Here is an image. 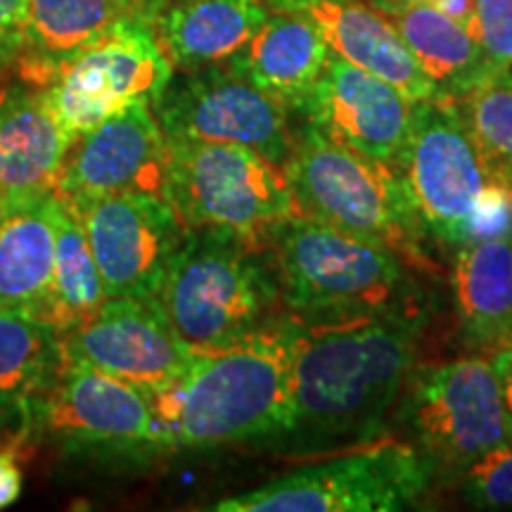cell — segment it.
<instances>
[{
	"mask_svg": "<svg viewBox=\"0 0 512 512\" xmlns=\"http://www.w3.org/2000/svg\"><path fill=\"white\" fill-rule=\"evenodd\" d=\"M302 325H261L195 349L174 384L152 394L159 448H216L294 430L292 366Z\"/></svg>",
	"mask_w": 512,
	"mask_h": 512,
	"instance_id": "obj_1",
	"label": "cell"
},
{
	"mask_svg": "<svg viewBox=\"0 0 512 512\" xmlns=\"http://www.w3.org/2000/svg\"><path fill=\"white\" fill-rule=\"evenodd\" d=\"M482 53L486 74L512 69V0H475V15L467 24Z\"/></svg>",
	"mask_w": 512,
	"mask_h": 512,
	"instance_id": "obj_28",
	"label": "cell"
},
{
	"mask_svg": "<svg viewBox=\"0 0 512 512\" xmlns=\"http://www.w3.org/2000/svg\"><path fill=\"white\" fill-rule=\"evenodd\" d=\"M29 50V0H0V74Z\"/></svg>",
	"mask_w": 512,
	"mask_h": 512,
	"instance_id": "obj_30",
	"label": "cell"
},
{
	"mask_svg": "<svg viewBox=\"0 0 512 512\" xmlns=\"http://www.w3.org/2000/svg\"><path fill=\"white\" fill-rule=\"evenodd\" d=\"M69 145L43 88L0 83V211L53 195Z\"/></svg>",
	"mask_w": 512,
	"mask_h": 512,
	"instance_id": "obj_17",
	"label": "cell"
},
{
	"mask_svg": "<svg viewBox=\"0 0 512 512\" xmlns=\"http://www.w3.org/2000/svg\"><path fill=\"white\" fill-rule=\"evenodd\" d=\"M57 192L0 211V306L34 313L55 268Z\"/></svg>",
	"mask_w": 512,
	"mask_h": 512,
	"instance_id": "obj_23",
	"label": "cell"
},
{
	"mask_svg": "<svg viewBox=\"0 0 512 512\" xmlns=\"http://www.w3.org/2000/svg\"><path fill=\"white\" fill-rule=\"evenodd\" d=\"M458 105L491 174L512 185V69L486 76Z\"/></svg>",
	"mask_w": 512,
	"mask_h": 512,
	"instance_id": "obj_27",
	"label": "cell"
},
{
	"mask_svg": "<svg viewBox=\"0 0 512 512\" xmlns=\"http://www.w3.org/2000/svg\"><path fill=\"white\" fill-rule=\"evenodd\" d=\"M494 354L489 356L491 366H494L498 382H501V394L505 403V413H508L512 425V337L505 339L503 344L491 349Z\"/></svg>",
	"mask_w": 512,
	"mask_h": 512,
	"instance_id": "obj_32",
	"label": "cell"
},
{
	"mask_svg": "<svg viewBox=\"0 0 512 512\" xmlns=\"http://www.w3.org/2000/svg\"><path fill=\"white\" fill-rule=\"evenodd\" d=\"M280 10L309 17L332 53L392 83L408 100L444 98L430 76L422 72L394 24L380 10L358 0H271Z\"/></svg>",
	"mask_w": 512,
	"mask_h": 512,
	"instance_id": "obj_18",
	"label": "cell"
},
{
	"mask_svg": "<svg viewBox=\"0 0 512 512\" xmlns=\"http://www.w3.org/2000/svg\"><path fill=\"white\" fill-rule=\"evenodd\" d=\"M169 138L150 100H131L69 145L57 197L81 202L112 192H155L166 197Z\"/></svg>",
	"mask_w": 512,
	"mask_h": 512,
	"instance_id": "obj_15",
	"label": "cell"
},
{
	"mask_svg": "<svg viewBox=\"0 0 512 512\" xmlns=\"http://www.w3.org/2000/svg\"><path fill=\"white\" fill-rule=\"evenodd\" d=\"M415 342L418 318L401 311L320 320L299 330L292 432L373 439L415 370Z\"/></svg>",
	"mask_w": 512,
	"mask_h": 512,
	"instance_id": "obj_2",
	"label": "cell"
},
{
	"mask_svg": "<svg viewBox=\"0 0 512 512\" xmlns=\"http://www.w3.org/2000/svg\"><path fill=\"white\" fill-rule=\"evenodd\" d=\"M55 226L53 283L43 304L29 316L46 323L62 337L91 318L110 297L83 223L62 197H57Z\"/></svg>",
	"mask_w": 512,
	"mask_h": 512,
	"instance_id": "obj_25",
	"label": "cell"
},
{
	"mask_svg": "<svg viewBox=\"0 0 512 512\" xmlns=\"http://www.w3.org/2000/svg\"><path fill=\"white\" fill-rule=\"evenodd\" d=\"M171 79L174 64L155 29L145 19L126 17L86 48L57 60L43 95L74 143L131 100L145 98L155 105Z\"/></svg>",
	"mask_w": 512,
	"mask_h": 512,
	"instance_id": "obj_9",
	"label": "cell"
},
{
	"mask_svg": "<svg viewBox=\"0 0 512 512\" xmlns=\"http://www.w3.org/2000/svg\"><path fill=\"white\" fill-rule=\"evenodd\" d=\"M394 169L420 228L448 247L472 242L479 211L501 183L456 98L415 102L411 133Z\"/></svg>",
	"mask_w": 512,
	"mask_h": 512,
	"instance_id": "obj_7",
	"label": "cell"
},
{
	"mask_svg": "<svg viewBox=\"0 0 512 512\" xmlns=\"http://www.w3.org/2000/svg\"><path fill=\"white\" fill-rule=\"evenodd\" d=\"M299 214L361 235L413 259L418 228L394 166L361 155L306 126L283 164Z\"/></svg>",
	"mask_w": 512,
	"mask_h": 512,
	"instance_id": "obj_5",
	"label": "cell"
},
{
	"mask_svg": "<svg viewBox=\"0 0 512 512\" xmlns=\"http://www.w3.org/2000/svg\"><path fill=\"white\" fill-rule=\"evenodd\" d=\"M166 200L185 228H216L264 249L299 214L283 166L230 143L169 138Z\"/></svg>",
	"mask_w": 512,
	"mask_h": 512,
	"instance_id": "obj_6",
	"label": "cell"
},
{
	"mask_svg": "<svg viewBox=\"0 0 512 512\" xmlns=\"http://www.w3.org/2000/svg\"><path fill=\"white\" fill-rule=\"evenodd\" d=\"M126 17L133 12L124 0H29V50L19 72L46 86L57 60L86 48Z\"/></svg>",
	"mask_w": 512,
	"mask_h": 512,
	"instance_id": "obj_26",
	"label": "cell"
},
{
	"mask_svg": "<svg viewBox=\"0 0 512 512\" xmlns=\"http://www.w3.org/2000/svg\"><path fill=\"white\" fill-rule=\"evenodd\" d=\"M124 3L128 5V10L133 12V17L145 19V22L150 24V17L155 15V10L164 3V0H124Z\"/></svg>",
	"mask_w": 512,
	"mask_h": 512,
	"instance_id": "obj_34",
	"label": "cell"
},
{
	"mask_svg": "<svg viewBox=\"0 0 512 512\" xmlns=\"http://www.w3.org/2000/svg\"><path fill=\"white\" fill-rule=\"evenodd\" d=\"M444 98H463L484 81L486 67L475 38L456 19L425 0H375Z\"/></svg>",
	"mask_w": 512,
	"mask_h": 512,
	"instance_id": "obj_21",
	"label": "cell"
},
{
	"mask_svg": "<svg viewBox=\"0 0 512 512\" xmlns=\"http://www.w3.org/2000/svg\"><path fill=\"white\" fill-rule=\"evenodd\" d=\"M406 418L432 463L465 470L512 441L501 382L489 358L467 356L413 370Z\"/></svg>",
	"mask_w": 512,
	"mask_h": 512,
	"instance_id": "obj_10",
	"label": "cell"
},
{
	"mask_svg": "<svg viewBox=\"0 0 512 512\" xmlns=\"http://www.w3.org/2000/svg\"><path fill=\"white\" fill-rule=\"evenodd\" d=\"M64 363L60 335L19 309L0 306V418L22 415L48 392Z\"/></svg>",
	"mask_w": 512,
	"mask_h": 512,
	"instance_id": "obj_24",
	"label": "cell"
},
{
	"mask_svg": "<svg viewBox=\"0 0 512 512\" xmlns=\"http://www.w3.org/2000/svg\"><path fill=\"white\" fill-rule=\"evenodd\" d=\"M415 102L392 83L330 50L323 74L306 100L309 126L377 162L396 166L413 124Z\"/></svg>",
	"mask_w": 512,
	"mask_h": 512,
	"instance_id": "obj_16",
	"label": "cell"
},
{
	"mask_svg": "<svg viewBox=\"0 0 512 512\" xmlns=\"http://www.w3.org/2000/svg\"><path fill=\"white\" fill-rule=\"evenodd\" d=\"M328 57V43L311 19L283 10L268 15L264 27L228 62L287 110H304Z\"/></svg>",
	"mask_w": 512,
	"mask_h": 512,
	"instance_id": "obj_20",
	"label": "cell"
},
{
	"mask_svg": "<svg viewBox=\"0 0 512 512\" xmlns=\"http://www.w3.org/2000/svg\"><path fill=\"white\" fill-rule=\"evenodd\" d=\"M268 15V0H164L150 27L174 69L197 72L238 55Z\"/></svg>",
	"mask_w": 512,
	"mask_h": 512,
	"instance_id": "obj_19",
	"label": "cell"
},
{
	"mask_svg": "<svg viewBox=\"0 0 512 512\" xmlns=\"http://www.w3.org/2000/svg\"><path fill=\"white\" fill-rule=\"evenodd\" d=\"M60 342L64 358L88 363L150 396L174 384L195 356L171 328L159 297H110Z\"/></svg>",
	"mask_w": 512,
	"mask_h": 512,
	"instance_id": "obj_14",
	"label": "cell"
},
{
	"mask_svg": "<svg viewBox=\"0 0 512 512\" xmlns=\"http://www.w3.org/2000/svg\"><path fill=\"white\" fill-rule=\"evenodd\" d=\"M425 451L384 439L223 498L216 512H389L411 508L432 484Z\"/></svg>",
	"mask_w": 512,
	"mask_h": 512,
	"instance_id": "obj_8",
	"label": "cell"
},
{
	"mask_svg": "<svg viewBox=\"0 0 512 512\" xmlns=\"http://www.w3.org/2000/svg\"><path fill=\"white\" fill-rule=\"evenodd\" d=\"M261 252L226 230L185 233L159 290V304L185 344L216 347L266 325L278 292Z\"/></svg>",
	"mask_w": 512,
	"mask_h": 512,
	"instance_id": "obj_4",
	"label": "cell"
},
{
	"mask_svg": "<svg viewBox=\"0 0 512 512\" xmlns=\"http://www.w3.org/2000/svg\"><path fill=\"white\" fill-rule=\"evenodd\" d=\"M510 242H512V235H510Z\"/></svg>",
	"mask_w": 512,
	"mask_h": 512,
	"instance_id": "obj_36",
	"label": "cell"
},
{
	"mask_svg": "<svg viewBox=\"0 0 512 512\" xmlns=\"http://www.w3.org/2000/svg\"><path fill=\"white\" fill-rule=\"evenodd\" d=\"M22 463H19L17 448L0 451V510L10 508L22 496Z\"/></svg>",
	"mask_w": 512,
	"mask_h": 512,
	"instance_id": "obj_31",
	"label": "cell"
},
{
	"mask_svg": "<svg viewBox=\"0 0 512 512\" xmlns=\"http://www.w3.org/2000/svg\"><path fill=\"white\" fill-rule=\"evenodd\" d=\"M458 323L475 347L494 349L512 337V242L475 240L458 247L453 268Z\"/></svg>",
	"mask_w": 512,
	"mask_h": 512,
	"instance_id": "obj_22",
	"label": "cell"
},
{
	"mask_svg": "<svg viewBox=\"0 0 512 512\" xmlns=\"http://www.w3.org/2000/svg\"><path fill=\"white\" fill-rule=\"evenodd\" d=\"M67 204L83 223L107 297H159L171 256L188 233L174 204L155 192H112Z\"/></svg>",
	"mask_w": 512,
	"mask_h": 512,
	"instance_id": "obj_12",
	"label": "cell"
},
{
	"mask_svg": "<svg viewBox=\"0 0 512 512\" xmlns=\"http://www.w3.org/2000/svg\"><path fill=\"white\" fill-rule=\"evenodd\" d=\"M152 107L171 140L242 145L280 166L294 143L290 110L230 62L183 72Z\"/></svg>",
	"mask_w": 512,
	"mask_h": 512,
	"instance_id": "obj_11",
	"label": "cell"
},
{
	"mask_svg": "<svg viewBox=\"0 0 512 512\" xmlns=\"http://www.w3.org/2000/svg\"><path fill=\"white\" fill-rule=\"evenodd\" d=\"M285 302L309 318L418 313L411 273L394 249L294 216L268 238Z\"/></svg>",
	"mask_w": 512,
	"mask_h": 512,
	"instance_id": "obj_3",
	"label": "cell"
},
{
	"mask_svg": "<svg viewBox=\"0 0 512 512\" xmlns=\"http://www.w3.org/2000/svg\"><path fill=\"white\" fill-rule=\"evenodd\" d=\"M465 494L479 508H512V441L465 467Z\"/></svg>",
	"mask_w": 512,
	"mask_h": 512,
	"instance_id": "obj_29",
	"label": "cell"
},
{
	"mask_svg": "<svg viewBox=\"0 0 512 512\" xmlns=\"http://www.w3.org/2000/svg\"><path fill=\"white\" fill-rule=\"evenodd\" d=\"M425 3H434V0H425Z\"/></svg>",
	"mask_w": 512,
	"mask_h": 512,
	"instance_id": "obj_35",
	"label": "cell"
},
{
	"mask_svg": "<svg viewBox=\"0 0 512 512\" xmlns=\"http://www.w3.org/2000/svg\"><path fill=\"white\" fill-rule=\"evenodd\" d=\"M69 451H157L150 394L81 361L64 358L50 389L31 408V427Z\"/></svg>",
	"mask_w": 512,
	"mask_h": 512,
	"instance_id": "obj_13",
	"label": "cell"
},
{
	"mask_svg": "<svg viewBox=\"0 0 512 512\" xmlns=\"http://www.w3.org/2000/svg\"><path fill=\"white\" fill-rule=\"evenodd\" d=\"M434 5L465 29L475 15V0H434Z\"/></svg>",
	"mask_w": 512,
	"mask_h": 512,
	"instance_id": "obj_33",
	"label": "cell"
}]
</instances>
